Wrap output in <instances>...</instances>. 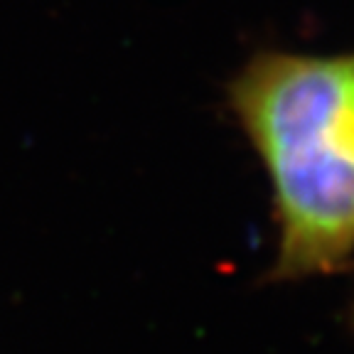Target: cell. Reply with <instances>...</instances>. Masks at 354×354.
I'll return each mask as SVG.
<instances>
[{
    "label": "cell",
    "instance_id": "cell-2",
    "mask_svg": "<svg viewBox=\"0 0 354 354\" xmlns=\"http://www.w3.org/2000/svg\"><path fill=\"white\" fill-rule=\"evenodd\" d=\"M347 320H349V327L354 330V300H352V305H349V310H347Z\"/></svg>",
    "mask_w": 354,
    "mask_h": 354
},
{
    "label": "cell",
    "instance_id": "cell-1",
    "mask_svg": "<svg viewBox=\"0 0 354 354\" xmlns=\"http://www.w3.org/2000/svg\"><path fill=\"white\" fill-rule=\"evenodd\" d=\"M229 104L273 194L276 283L332 276L354 256V52L263 50Z\"/></svg>",
    "mask_w": 354,
    "mask_h": 354
}]
</instances>
